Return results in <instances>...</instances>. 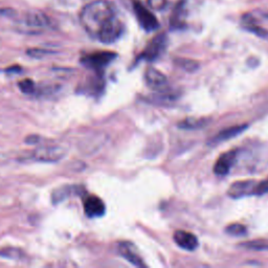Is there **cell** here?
I'll list each match as a JSON object with an SVG mask.
<instances>
[{
  "instance_id": "obj_1",
  "label": "cell",
  "mask_w": 268,
  "mask_h": 268,
  "mask_svg": "<svg viewBox=\"0 0 268 268\" xmlns=\"http://www.w3.org/2000/svg\"><path fill=\"white\" fill-rule=\"evenodd\" d=\"M80 21L89 36L105 44L116 42L124 31L123 22L113 4L107 0H94L86 4L80 13Z\"/></svg>"
},
{
  "instance_id": "obj_2",
  "label": "cell",
  "mask_w": 268,
  "mask_h": 268,
  "mask_svg": "<svg viewBox=\"0 0 268 268\" xmlns=\"http://www.w3.org/2000/svg\"><path fill=\"white\" fill-rule=\"evenodd\" d=\"M53 27L50 19L43 13H29L18 22L17 29L25 34H40Z\"/></svg>"
},
{
  "instance_id": "obj_3",
  "label": "cell",
  "mask_w": 268,
  "mask_h": 268,
  "mask_svg": "<svg viewBox=\"0 0 268 268\" xmlns=\"http://www.w3.org/2000/svg\"><path fill=\"white\" fill-rule=\"evenodd\" d=\"M66 155V149L61 146L38 147L30 154V158L39 163H58Z\"/></svg>"
},
{
  "instance_id": "obj_4",
  "label": "cell",
  "mask_w": 268,
  "mask_h": 268,
  "mask_svg": "<svg viewBox=\"0 0 268 268\" xmlns=\"http://www.w3.org/2000/svg\"><path fill=\"white\" fill-rule=\"evenodd\" d=\"M117 54L112 52H97L84 56L81 60V63L87 68L93 70H101L114 60Z\"/></svg>"
},
{
  "instance_id": "obj_5",
  "label": "cell",
  "mask_w": 268,
  "mask_h": 268,
  "mask_svg": "<svg viewBox=\"0 0 268 268\" xmlns=\"http://www.w3.org/2000/svg\"><path fill=\"white\" fill-rule=\"evenodd\" d=\"M133 9L134 13H135L136 15L138 23L145 30L152 31L158 29L159 23L156 17L153 15L149 10H147V8H145L139 1H133Z\"/></svg>"
},
{
  "instance_id": "obj_6",
  "label": "cell",
  "mask_w": 268,
  "mask_h": 268,
  "mask_svg": "<svg viewBox=\"0 0 268 268\" xmlns=\"http://www.w3.org/2000/svg\"><path fill=\"white\" fill-rule=\"evenodd\" d=\"M257 184H258V181L253 179L236 181L231 187H229L227 194L229 197H232L234 199H239V198H243V197H246V196L256 195Z\"/></svg>"
},
{
  "instance_id": "obj_7",
  "label": "cell",
  "mask_w": 268,
  "mask_h": 268,
  "mask_svg": "<svg viewBox=\"0 0 268 268\" xmlns=\"http://www.w3.org/2000/svg\"><path fill=\"white\" fill-rule=\"evenodd\" d=\"M165 45H167V36L164 34H159L151 40L142 54V57L148 61L156 60L164 50Z\"/></svg>"
},
{
  "instance_id": "obj_8",
  "label": "cell",
  "mask_w": 268,
  "mask_h": 268,
  "mask_svg": "<svg viewBox=\"0 0 268 268\" xmlns=\"http://www.w3.org/2000/svg\"><path fill=\"white\" fill-rule=\"evenodd\" d=\"M145 80L147 85H148L153 90L161 91L168 85V79L162 72L158 69L149 67L145 73Z\"/></svg>"
},
{
  "instance_id": "obj_9",
  "label": "cell",
  "mask_w": 268,
  "mask_h": 268,
  "mask_svg": "<svg viewBox=\"0 0 268 268\" xmlns=\"http://www.w3.org/2000/svg\"><path fill=\"white\" fill-rule=\"evenodd\" d=\"M236 159H237V152L236 151H228L223 153V154L217 159V162L214 165L215 174L219 176L226 175L235 164Z\"/></svg>"
},
{
  "instance_id": "obj_10",
  "label": "cell",
  "mask_w": 268,
  "mask_h": 268,
  "mask_svg": "<svg viewBox=\"0 0 268 268\" xmlns=\"http://www.w3.org/2000/svg\"><path fill=\"white\" fill-rule=\"evenodd\" d=\"M85 214L90 218H98L105 214V204L98 196H87L84 200Z\"/></svg>"
},
{
  "instance_id": "obj_11",
  "label": "cell",
  "mask_w": 268,
  "mask_h": 268,
  "mask_svg": "<svg viewBox=\"0 0 268 268\" xmlns=\"http://www.w3.org/2000/svg\"><path fill=\"white\" fill-rule=\"evenodd\" d=\"M119 252L120 256L125 258L127 261L133 265L137 267H145V263L143 262L142 257L139 256V253L136 250V247L134 246L131 242H122L119 245Z\"/></svg>"
},
{
  "instance_id": "obj_12",
  "label": "cell",
  "mask_w": 268,
  "mask_h": 268,
  "mask_svg": "<svg viewBox=\"0 0 268 268\" xmlns=\"http://www.w3.org/2000/svg\"><path fill=\"white\" fill-rule=\"evenodd\" d=\"M175 243L186 251H195L198 246V240L192 233L186 231H176L174 233Z\"/></svg>"
},
{
  "instance_id": "obj_13",
  "label": "cell",
  "mask_w": 268,
  "mask_h": 268,
  "mask_svg": "<svg viewBox=\"0 0 268 268\" xmlns=\"http://www.w3.org/2000/svg\"><path fill=\"white\" fill-rule=\"evenodd\" d=\"M246 128L247 125H236L233 127H229V128H226L217 133V135H215L209 140V144H220L222 142H225V140L234 138L236 136H238L239 134H241Z\"/></svg>"
},
{
  "instance_id": "obj_14",
  "label": "cell",
  "mask_w": 268,
  "mask_h": 268,
  "mask_svg": "<svg viewBox=\"0 0 268 268\" xmlns=\"http://www.w3.org/2000/svg\"><path fill=\"white\" fill-rule=\"evenodd\" d=\"M207 124H208V120L204 119L190 118V119H183L182 122H180L179 124H178V127H179V128H181V129L192 130V129L202 128V127H204Z\"/></svg>"
},
{
  "instance_id": "obj_15",
  "label": "cell",
  "mask_w": 268,
  "mask_h": 268,
  "mask_svg": "<svg viewBox=\"0 0 268 268\" xmlns=\"http://www.w3.org/2000/svg\"><path fill=\"white\" fill-rule=\"evenodd\" d=\"M73 193V188L72 187H62V188H58L57 190H55L52 195V200L54 203H60L63 200H65L68 196L72 195Z\"/></svg>"
},
{
  "instance_id": "obj_16",
  "label": "cell",
  "mask_w": 268,
  "mask_h": 268,
  "mask_svg": "<svg viewBox=\"0 0 268 268\" xmlns=\"http://www.w3.org/2000/svg\"><path fill=\"white\" fill-rule=\"evenodd\" d=\"M0 257L11 260H19L23 257V252L16 247H4L0 250Z\"/></svg>"
},
{
  "instance_id": "obj_17",
  "label": "cell",
  "mask_w": 268,
  "mask_h": 268,
  "mask_svg": "<svg viewBox=\"0 0 268 268\" xmlns=\"http://www.w3.org/2000/svg\"><path fill=\"white\" fill-rule=\"evenodd\" d=\"M18 87L23 93H27V94L36 93L37 91L35 82L30 79H23L21 81H19Z\"/></svg>"
},
{
  "instance_id": "obj_18",
  "label": "cell",
  "mask_w": 268,
  "mask_h": 268,
  "mask_svg": "<svg viewBox=\"0 0 268 268\" xmlns=\"http://www.w3.org/2000/svg\"><path fill=\"white\" fill-rule=\"evenodd\" d=\"M27 54L30 57H31V58L43 59V58H45L46 56L52 55L53 52H52V50L44 49V48H30V49H28Z\"/></svg>"
},
{
  "instance_id": "obj_19",
  "label": "cell",
  "mask_w": 268,
  "mask_h": 268,
  "mask_svg": "<svg viewBox=\"0 0 268 268\" xmlns=\"http://www.w3.org/2000/svg\"><path fill=\"white\" fill-rule=\"evenodd\" d=\"M225 232L232 236H244L246 233V227L239 223H234V224H229L226 228Z\"/></svg>"
},
{
  "instance_id": "obj_20",
  "label": "cell",
  "mask_w": 268,
  "mask_h": 268,
  "mask_svg": "<svg viewBox=\"0 0 268 268\" xmlns=\"http://www.w3.org/2000/svg\"><path fill=\"white\" fill-rule=\"evenodd\" d=\"M176 63L179 65L181 68L186 69L187 72H193V70L198 68V63L193 61V60H188V59H178Z\"/></svg>"
},
{
  "instance_id": "obj_21",
  "label": "cell",
  "mask_w": 268,
  "mask_h": 268,
  "mask_svg": "<svg viewBox=\"0 0 268 268\" xmlns=\"http://www.w3.org/2000/svg\"><path fill=\"white\" fill-rule=\"evenodd\" d=\"M148 5L152 10L162 11L167 5V0H148Z\"/></svg>"
},
{
  "instance_id": "obj_22",
  "label": "cell",
  "mask_w": 268,
  "mask_h": 268,
  "mask_svg": "<svg viewBox=\"0 0 268 268\" xmlns=\"http://www.w3.org/2000/svg\"><path fill=\"white\" fill-rule=\"evenodd\" d=\"M268 193V178H266L265 180L262 181H258L257 184V189H256V195H264Z\"/></svg>"
},
{
  "instance_id": "obj_23",
  "label": "cell",
  "mask_w": 268,
  "mask_h": 268,
  "mask_svg": "<svg viewBox=\"0 0 268 268\" xmlns=\"http://www.w3.org/2000/svg\"><path fill=\"white\" fill-rule=\"evenodd\" d=\"M244 246L247 247V248H251V250H257V251H259V250H267V248H268V244L265 243V242L263 243V242H258V241H256V242H248V243L244 244Z\"/></svg>"
},
{
  "instance_id": "obj_24",
  "label": "cell",
  "mask_w": 268,
  "mask_h": 268,
  "mask_svg": "<svg viewBox=\"0 0 268 268\" xmlns=\"http://www.w3.org/2000/svg\"><path fill=\"white\" fill-rule=\"evenodd\" d=\"M39 139H40V137L38 136V135H30V136H29V137L25 138V143L30 144V145H31V144H37V143H38V140H39Z\"/></svg>"
},
{
  "instance_id": "obj_25",
  "label": "cell",
  "mask_w": 268,
  "mask_h": 268,
  "mask_svg": "<svg viewBox=\"0 0 268 268\" xmlns=\"http://www.w3.org/2000/svg\"><path fill=\"white\" fill-rule=\"evenodd\" d=\"M266 18H267V19H268V15H266Z\"/></svg>"
}]
</instances>
